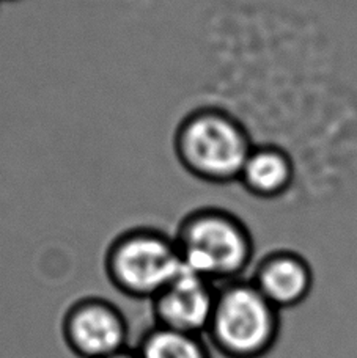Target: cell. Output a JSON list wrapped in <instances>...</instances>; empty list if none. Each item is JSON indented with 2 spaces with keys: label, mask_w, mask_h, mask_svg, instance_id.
<instances>
[{
  "label": "cell",
  "mask_w": 357,
  "mask_h": 358,
  "mask_svg": "<svg viewBox=\"0 0 357 358\" xmlns=\"http://www.w3.org/2000/svg\"><path fill=\"white\" fill-rule=\"evenodd\" d=\"M183 261L174 236L153 228H134L111 242L104 271L126 297L151 302L178 273Z\"/></svg>",
  "instance_id": "obj_4"
},
{
  "label": "cell",
  "mask_w": 357,
  "mask_h": 358,
  "mask_svg": "<svg viewBox=\"0 0 357 358\" xmlns=\"http://www.w3.org/2000/svg\"><path fill=\"white\" fill-rule=\"evenodd\" d=\"M218 285L183 267V271L151 300L155 325L205 336Z\"/></svg>",
  "instance_id": "obj_6"
},
{
  "label": "cell",
  "mask_w": 357,
  "mask_h": 358,
  "mask_svg": "<svg viewBox=\"0 0 357 358\" xmlns=\"http://www.w3.org/2000/svg\"><path fill=\"white\" fill-rule=\"evenodd\" d=\"M175 155L190 175L208 182L239 178L252 145L244 127L216 108H199L175 132Z\"/></svg>",
  "instance_id": "obj_3"
},
{
  "label": "cell",
  "mask_w": 357,
  "mask_h": 358,
  "mask_svg": "<svg viewBox=\"0 0 357 358\" xmlns=\"http://www.w3.org/2000/svg\"><path fill=\"white\" fill-rule=\"evenodd\" d=\"M293 165L284 151L272 146L252 148L247 156L238 181L258 196H276L290 187Z\"/></svg>",
  "instance_id": "obj_8"
},
{
  "label": "cell",
  "mask_w": 357,
  "mask_h": 358,
  "mask_svg": "<svg viewBox=\"0 0 357 358\" xmlns=\"http://www.w3.org/2000/svg\"><path fill=\"white\" fill-rule=\"evenodd\" d=\"M183 266L214 285L238 280L251 266V233L222 209H199L183 219L175 233Z\"/></svg>",
  "instance_id": "obj_2"
},
{
  "label": "cell",
  "mask_w": 357,
  "mask_h": 358,
  "mask_svg": "<svg viewBox=\"0 0 357 358\" xmlns=\"http://www.w3.org/2000/svg\"><path fill=\"white\" fill-rule=\"evenodd\" d=\"M132 349L139 358H213L211 346L205 336L161 325H153L146 330Z\"/></svg>",
  "instance_id": "obj_9"
},
{
  "label": "cell",
  "mask_w": 357,
  "mask_h": 358,
  "mask_svg": "<svg viewBox=\"0 0 357 358\" xmlns=\"http://www.w3.org/2000/svg\"><path fill=\"white\" fill-rule=\"evenodd\" d=\"M251 281L267 302L282 311L295 308L310 296L314 272L301 255L276 252L260 261Z\"/></svg>",
  "instance_id": "obj_7"
},
{
  "label": "cell",
  "mask_w": 357,
  "mask_h": 358,
  "mask_svg": "<svg viewBox=\"0 0 357 358\" xmlns=\"http://www.w3.org/2000/svg\"><path fill=\"white\" fill-rule=\"evenodd\" d=\"M62 336L78 358H104L130 346V325L118 306L103 297H82L65 311Z\"/></svg>",
  "instance_id": "obj_5"
},
{
  "label": "cell",
  "mask_w": 357,
  "mask_h": 358,
  "mask_svg": "<svg viewBox=\"0 0 357 358\" xmlns=\"http://www.w3.org/2000/svg\"><path fill=\"white\" fill-rule=\"evenodd\" d=\"M104 358H139L137 354L134 352L132 348H127L125 350H121V352H117V354H112L109 357H104Z\"/></svg>",
  "instance_id": "obj_10"
},
{
  "label": "cell",
  "mask_w": 357,
  "mask_h": 358,
  "mask_svg": "<svg viewBox=\"0 0 357 358\" xmlns=\"http://www.w3.org/2000/svg\"><path fill=\"white\" fill-rule=\"evenodd\" d=\"M280 335V311L251 280L219 285L205 338L225 358H263Z\"/></svg>",
  "instance_id": "obj_1"
}]
</instances>
